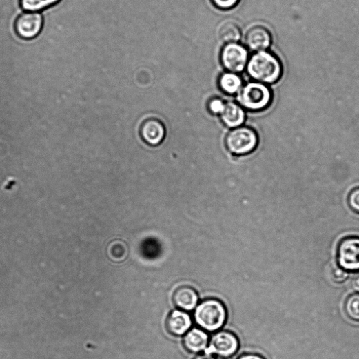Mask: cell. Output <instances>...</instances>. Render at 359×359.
Masks as SVG:
<instances>
[{"mask_svg":"<svg viewBox=\"0 0 359 359\" xmlns=\"http://www.w3.org/2000/svg\"><path fill=\"white\" fill-rule=\"evenodd\" d=\"M247 67L249 75L255 82L264 85L276 83L283 74L280 61L266 51L254 54L249 59Z\"/></svg>","mask_w":359,"mask_h":359,"instance_id":"1","label":"cell"},{"mask_svg":"<svg viewBox=\"0 0 359 359\" xmlns=\"http://www.w3.org/2000/svg\"><path fill=\"white\" fill-rule=\"evenodd\" d=\"M226 319L225 305L215 299L207 300L199 304L194 312L196 323L209 332L219 330L225 323Z\"/></svg>","mask_w":359,"mask_h":359,"instance_id":"2","label":"cell"},{"mask_svg":"<svg viewBox=\"0 0 359 359\" xmlns=\"http://www.w3.org/2000/svg\"><path fill=\"white\" fill-rule=\"evenodd\" d=\"M272 101L269 88L264 84L252 82L245 85L238 94L237 101L245 110L259 112L268 107Z\"/></svg>","mask_w":359,"mask_h":359,"instance_id":"3","label":"cell"},{"mask_svg":"<svg viewBox=\"0 0 359 359\" xmlns=\"http://www.w3.org/2000/svg\"><path fill=\"white\" fill-rule=\"evenodd\" d=\"M225 144L232 154L244 156L256 150L258 145V136L253 129L243 126L233 129L227 134Z\"/></svg>","mask_w":359,"mask_h":359,"instance_id":"4","label":"cell"},{"mask_svg":"<svg viewBox=\"0 0 359 359\" xmlns=\"http://www.w3.org/2000/svg\"><path fill=\"white\" fill-rule=\"evenodd\" d=\"M44 25L42 13L23 12L16 19L14 30L25 41H31L41 34Z\"/></svg>","mask_w":359,"mask_h":359,"instance_id":"5","label":"cell"},{"mask_svg":"<svg viewBox=\"0 0 359 359\" xmlns=\"http://www.w3.org/2000/svg\"><path fill=\"white\" fill-rule=\"evenodd\" d=\"M249 52L243 45L238 43L226 45L221 52V62L229 72L240 73L248 64Z\"/></svg>","mask_w":359,"mask_h":359,"instance_id":"6","label":"cell"},{"mask_svg":"<svg viewBox=\"0 0 359 359\" xmlns=\"http://www.w3.org/2000/svg\"><path fill=\"white\" fill-rule=\"evenodd\" d=\"M338 263L346 271H359V237L344 238L338 247Z\"/></svg>","mask_w":359,"mask_h":359,"instance_id":"7","label":"cell"},{"mask_svg":"<svg viewBox=\"0 0 359 359\" xmlns=\"http://www.w3.org/2000/svg\"><path fill=\"white\" fill-rule=\"evenodd\" d=\"M239 343L236 336L229 331L216 334L210 341L209 347L205 350L207 354H216L223 358H229L238 351Z\"/></svg>","mask_w":359,"mask_h":359,"instance_id":"8","label":"cell"},{"mask_svg":"<svg viewBox=\"0 0 359 359\" xmlns=\"http://www.w3.org/2000/svg\"><path fill=\"white\" fill-rule=\"evenodd\" d=\"M143 139L150 145H158L164 141L166 131L164 125L158 119L145 121L141 130Z\"/></svg>","mask_w":359,"mask_h":359,"instance_id":"9","label":"cell"},{"mask_svg":"<svg viewBox=\"0 0 359 359\" xmlns=\"http://www.w3.org/2000/svg\"><path fill=\"white\" fill-rule=\"evenodd\" d=\"M223 123L230 129L243 127L246 121L245 110L238 103L228 102L220 114Z\"/></svg>","mask_w":359,"mask_h":359,"instance_id":"10","label":"cell"},{"mask_svg":"<svg viewBox=\"0 0 359 359\" xmlns=\"http://www.w3.org/2000/svg\"><path fill=\"white\" fill-rule=\"evenodd\" d=\"M247 46L252 51L258 52L265 51L271 43V37L269 31L263 27L251 29L246 37Z\"/></svg>","mask_w":359,"mask_h":359,"instance_id":"11","label":"cell"},{"mask_svg":"<svg viewBox=\"0 0 359 359\" xmlns=\"http://www.w3.org/2000/svg\"><path fill=\"white\" fill-rule=\"evenodd\" d=\"M191 326L192 320L189 315L182 311H173L167 318V329L174 336L184 335Z\"/></svg>","mask_w":359,"mask_h":359,"instance_id":"12","label":"cell"},{"mask_svg":"<svg viewBox=\"0 0 359 359\" xmlns=\"http://www.w3.org/2000/svg\"><path fill=\"white\" fill-rule=\"evenodd\" d=\"M208 335L201 329H194L187 334L183 343L185 349L192 353H198L207 349Z\"/></svg>","mask_w":359,"mask_h":359,"instance_id":"13","label":"cell"},{"mask_svg":"<svg viewBox=\"0 0 359 359\" xmlns=\"http://www.w3.org/2000/svg\"><path fill=\"white\" fill-rule=\"evenodd\" d=\"M173 299L176 307L183 310L190 311L196 306L198 297L194 289L182 287L175 291Z\"/></svg>","mask_w":359,"mask_h":359,"instance_id":"14","label":"cell"},{"mask_svg":"<svg viewBox=\"0 0 359 359\" xmlns=\"http://www.w3.org/2000/svg\"><path fill=\"white\" fill-rule=\"evenodd\" d=\"M219 86L221 90L228 95L238 94L244 87L240 76L230 72L220 76Z\"/></svg>","mask_w":359,"mask_h":359,"instance_id":"15","label":"cell"},{"mask_svg":"<svg viewBox=\"0 0 359 359\" xmlns=\"http://www.w3.org/2000/svg\"><path fill=\"white\" fill-rule=\"evenodd\" d=\"M218 37L220 41L227 45L236 43L241 38V31L236 24L227 21L219 28Z\"/></svg>","mask_w":359,"mask_h":359,"instance_id":"16","label":"cell"},{"mask_svg":"<svg viewBox=\"0 0 359 359\" xmlns=\"http://www.w3.org/2000/svg\"><path fill=\"white\" fill-rule=\"evenodd\" d=\"M61 0H20V6L23 12L42 13L54 7Z\"/></svg>","mask_w":359,"mask_h":359,"instance_id":"17","label":"cell"},{"mask_svg":"<svg viewBox=\"0 0 359 359\" xmlns=\"http://www.w3.org/2000/svg\"><path fill=\"white\" fill-rule=\"evenodd\" d=\"M109 257L115 262L123 261L128 255L127 245L121 241L112 243L107 248Z\"/></svg>","mask_w":359,"mask_h":359,"instance_id":"18","label":"cell"},{"mask_svg":"<svg viewBox=\"0 0 359 359\" xmlns=\"http://www.w3.org/2000/svg\"><path fill=\"white\" fill-rule=\"evenodd\" d=\"M345 311L350 318L359 322V294L351 295L347 298Z\"/></svg>","mask_w":359,"mask_h":359,"instance_id":"19","label":"cell"},{"mask_svg":"<svg viewBox=\"0 0 359 359\" xmlns=\"http://www.w3.org/2000/svg\"><path fill=\"white\" fill-rule=\"evenodd\" d=\"M331 276L335 283H343L348 278L349 273L340 267H336L332 269Z\"/></svg>","mask_w":359,"mask_h":359,"instance_id":"20","label":"cell"},{"mask_svg":"<svg viewBox=\"0 0 359 359\" xmlns=\"http://www.w3.org/2000/svg\"><path fill=\"white\" fill-rule=\"evenodd\" d=\"M348 203L351 209L359 214V187L353 189L350 192Z\"/></svg>","mask_w":359,"mask_h":359,"instance_id":"21","label":"cell"},{"mask_svg":"<svg viewBox=\"0 0 359 359\" xmlns=\"http://www.w3.org/2000/svg\"><path fill=\"white\" fill-rule=\"evenodd\" d=\"M225 107V103L220 99H215L211 101L209 108L213 114H221Z\"/></svg>","mask_w":359,"mask_h":359,"instance_id":"22","label":"cell"},{"mask_svg":"<svg viewBox=\"0 0 359 359\" xmlns=\"http://www.w3.org/2000/svg\"><path fill=\"white\" fill-rule=\"evenodd\" d=\"M212 1L217 8L226 10L234 7L238 0H212Z\"/></svg>","mask_w":359,"mask_h":359,"instance_id":"23","label":"cell"},{"mask_svg":"<svg viewBox=\"0 0 359 359\" xmlns=\"http://www.w3.org/2000/svg\"><path fill=\"white\" fill-rule=\"evenodd\" d=\"M351 287L352 289L359 294V274L355 275L351 280Z\"/></svg>","mask_w":359,"mask_h":359,"instance_id":"24","label":"cell"},{"mask_svg":"<svg viewBox=\"0 0 359 359\" xmlns=\"http://www.w3.org/2000/svg\"><path fill=\"white\" fill-rule=\"evenodd\" d=\"M238 359H265V358L262 356H260L258 354L246 353V354L241 356Z\"/></svg>","mask_w":359,"mask_h":359,"instance_id":"25","label":"cell"},{"mask_svg":"<svg viewBox=\"0 0 359 359\" xmlns=\"http://www.w3.org/2000/svg\"><path fill=\"white\" fill-rule=\"evenodd\" d=\"M194 359H216L214 356H212V354H202L197 356Z\"/></svg>","mask_w":359,"mask_h":359,"instance_id":"26","label":"cell"}]
</instances>
